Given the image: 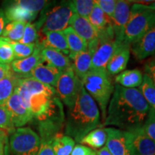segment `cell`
I'll use <instances>...</instances> for the list:
<instances>
[{"instance_id": "obj_46", "label": "cell", "mask_w": 155, "mask_h": 155, "mask_svg": "<svg viewBox=\"0 0 155 155\" xmlns=\"http://www.w3.org/2000/svg\"><path fill=\"white\" fill-rule=\"evenodd\" d=\"M147 8L151 9V10L155 12V1H153L152 3L149 4V5H146Z\"/></svg>"}, {"instance_id": "obj_5", "label": "cell", "mask_w": 155, "mask_h": 155, "mask_svg": "<svg viewBox=\"0 0 155 155\" xmlns=\"http://www.w3.org/2000/svg\"><path fill=\"white\" fill-rule=\"evenodd\" d=\"M155 24V12L146 5L134 3L125 29L124 42L131 45L141 38Z\"/></svg>"}, {"instance_id": "obj_14", "label": "cell", "mask_w": 155, "mask_h": 155, "mask_svg": "<svg viewBox=\"0 0 155 155\" xmlns=\"http://www.w3.org/2000/svg\"><path fill=\"white\" fill-rule=\"evenodd\" d=\"M131 50L139 61L146 59L155 54V24L131 45Z\"/></svg>"}, {"instance_id": "obj_44", "label": "cell", "mask_w": 155, "mask_h": 155, "mask_svg": "<svg viewBox=\"0 0 155 155\" xmlns=\"http://www.w3.org/2000/svg\"><path fill=\"white\" fill-rule=\"evenodd\" d=\"M7 137H0V155H5V144Z\"/></svg>"}, {"instance_id": "obj_29", "label": "cell", "mask_w": 155, "mask_h": 155, "mask_svg": "<svg viewBox=\"0 0 155 155\" xmlns=\"http://www.w3.org/2000/svg\"><path fill=\"white\" fill-rule=\"evenodd\" d=\"M26 24V22H9L1 38L12 42H19L22 38Z\"/></svg>"}, {"instance_id": "obj_32", "label": "cell", "mask_w": 155, "mask_h": 155, "mask_svg": "<svg viewBox=\"0 0 155 155\" xmlns=\"http://www.w3.org/2000/svg\"><path fill=\"white\" fill-rule=\"evenodd\" d=\"M15 60L14 51L9 41L0 38V63L9 65Z\"/></svg>"}, {"instance_id": "obj_38", "label": "cell", "mask_w": 155, "mask_h": 155, "mask_svg": "<svg viewBox=\"0 0 155 155\" xmlns=\"http://www.w3.org/2000/svg\"><path fill=\"white\" fill-rule=\"evenodd\" d=\"M95 2L102 9L106 16L111 20L114 11H115L116 1L115 0H97V1H95Z\"/></svg>"}, {"instance_id": "obj_31", "label": "cell", "mask_w": 155, "mask_h": 155, "mask_svg": "<svg viewBox=\"0 0 155 155\" xmlns=\"http://www.w3.org/2000/svg\"><path fill=\"white\" fill-rule=\"evenodd\" d=\"M95 1L93 0H73L71 1V5L74 14L88 18L94 8Z\"/></svg>"}, {"instance_id": "obj_35", "label": "cell", "mask_w": 155, "mask_h": 155, "mask_svg": "<svg viewBox=\"0 0 155 155\" xmlns=\"http://www.w3.org/2000/svg\"><path fill=\"white\" fill-rule=\"evenodd\" d=\"M38 40V31L35 23L28 22L25 26L24 33L19 42L22 44H35Z\"/></svg>"}, {"instance_id": "obj_45", "label": "cell", "mask_w": 155, "mask_h": 155, "mask_svg": "<svg viewBox=\"0 0 155 155\" xmlns=\"http://www.w3.org/2000/svg\"><path fill=\"white\" fill-rule=\"evenodd\" d=\"M96 155H112L111 153L108 152L106 147H102L99 150L96 151Z\"/></svg>"}, {"instance_id": "obj_3", "label": "cell", "mask_w": 155, "mask_h": 155, "mask_svg": "<svg viewBox=\"0 0 155 155\" xmlns=\"http://www.w3.org/2000/svg\"><path fill=\"white\" fill-rule=\"evenodd\" d=\"M83 88L100 106L104 121L114 87L106 70H90L81 81Z\"/></svg>"}, {"instance_id": "obj_27", "label": "cell", "mask_w": 155, "mask_h": 155, "mask_svg": "<svg viewBox=\"0 0 155 155\" xmlns=\"http://www.w3.org/2000/svg\"><path fill=\"white\" fill-rule=\"evenodd\" d=\"M107 134L104 129H95L85 136L81 141V144L87 145L92 149H101L106 144Z\"/></svg>"}, {"instance_id": "obj_23", "label": "cell", "mask_w": 155, "mask_h": 155, "mask_svg": "<svg viewBox=\"0 0 155 155\" xmlns=\"http://www.w3.org/2000/svg\"><path fill=\"white\" fill-rule=\"evenodd\" d=\"M66 38L70 54L68 58L72 59L77 54L87 50L88 43L85 40L81 38L72 28H68L63 31Z\"/></svg>"}, {"instance_id": "obj_40", "label": "cell", "mask_w": 155, "mask_h": 155, "mask_svg": "<svg viewBox=\"0 0 155 155\" xmlns=\"http://www.w3.org/2000/svg\"><path fill=\"white\" fill-rule=\"evenodd\" d=\"M71 155H96V151L82 144L75 145Z\"/></svg>"}, {"instance_id": "obj_33", "label": "cell", "mask_w": 155, "mask_h": 155, "mask_svg": "<svg viewBox=\"0 0 155 155\" xmlns=\"http://www.w3.org/2000/svg\"><path fill=\"white\" fill-rule=\"evenodd\" d=\"M14 51L16 59H23L28 58L34 53L36 47L35 44H22L19 42H12L9 40Z\"/></svg>"}, {"instance_id": "obj_10", "label": "cell", "mask_w": 155, "mask_h": 155, "mask_svg": "<svg viewBox=\"0 0 155 155\" xmlns=\"http://www.w3.org/2000/svg\"><path fill=\"white\" fill-rule=\"evenodd\" d=\"M10 114L15 127L20 128L33 120V116L23 101L22 98L16 92L2 105Z\"/></svg>"}, {"instance_id": "obj_20", "label": "cell", "mask_w": 155, "mask_h": 155, "mask_svg": "<svg viewBox=\"0 0 155 155\" xmlns=\"http://www.w3.org/2000/svg\"><path fill=\"white\" fill-rule=\"evenodd\" d=\"M4 5V12L8 22H31L38 16L37 14L30 12L19 7L15 1L6 2Z\"/></svg>"}, {"instance_id": "obj_42", "label": "cell", "mask_w": 155, "mask_h": 155, "mask_svg": "<svg viewBox=\"0 0 155 155\" xmlns=\"http://www.w3.org/2000/svg\"><path fill=\"white\" fill-rule=\"evenodd\" d=\"M11 66L9 65H4L0 63V81L5 78L6 77L13 74Z\"/></svg>"}, {"instance_id": "obj_12", "label": "cell", "mask_w": 155, "mask_h": 155, "mask_svg": "<svg viewBox=\"0 0 155 155\" xmlns=\"http://www.w3.org/2000/svg\"><path fill=\"white\" fill-rule=\"evenodd\" d=\"M131 7V1H116L115 11L111 18L115 39L119 42H124L125 29L127 26Z\"/></svg>"}, {"instance_id": "obj_9", "label": "cell", "mask_w": 155, "mask_h": 155, "mask_svg": "<svg viewBox=\"0 0 155 155\" xmlns=\"http://www.w3.org/2000/svg\"><path fill=\"white\" fill-rule=\"evenodd\" d=\"M126 134L131 155H155V141L146 134L142 127L126 131Z\"/></svg>"}, {"instance_id": "obj_7", "label": "cell", "mask_w": 155, "mask_h": 155, "mask_svg": "<svg viewBox=\"0 0 155 155\" xmlns=\"http://www.w3.org/2000/svg\"><path fill=\"white\" fill-rule=\"evenodd\" d=\"M40 147V137L29 127L17 128L9 139L12 155H37Z\"/></svg>"}, {"instance_id": "obj_13", "label": "cell", "mask_w": 155, "mask_h": 155, "mask_svg": "<svg viewBox=\"0 0 155 155\" xmlns=\"http://www.w3.org/2000/svg\"><path fill=\"white\" fill-rule=\"evenodd\" d=\"M106 147L112 155H131L125 131L116 128H106Z\"/></svg>"}, {"instance_id": "obj_36", "label": "cell", "mask_w": 155, "mask_h": 155, "mask_svg": "<svg viewBox=\"0 0 155 155\" xmlns=\"http://www.w3.org/2000/svg\"><path fill=\"white\" fill-rule=\"evenodd\" d=\"M0 129L7 134L13 133L15 130L10 114L7 108L3 106H0Z\"/></svg>"}, {"instance_id": "obj_26", "label": "cell", "mask_w": 155, "mask_h": 155, "mask_svg": "<svg viewBox=\"0 0 155 155\" xmlns=\"http://www.w3.org/2000/svg\"><path fill=\"white\" fill-rule=\"evenodd\" d=\"M88 19L98 32L106 30L111 25V19L106 16L105 13L96 4H95Z\"/></svg>"}, {"instance_id": "obj_4", "label": "cell", "mask_w": 155, "mask_h": 155, "mask_svg": "<svg viewBox=\"0 0 155 155\" xmlns=\"http://www.w3.org/2000/svg\"><path fill=\"white\" fill-rule=\"evenodd\" d=\"M73 15L71 1L48 3L35 25L38 31L41 30L43 34L49 32H62L68 28L69 22Z\"/></svg>"}, {"instance_id": "obj_22", "label": "cell", "mask_w": 155, "mask_h": 155, "mask_svg": "<svg viewBox=\"0 0 155 155\" xmlns=\"http://www.w3.org/2000/svg\"><path fill=\"white\" fill-rule=\"evenodd\" d=\"M94 53L87 49V50L75 55L72 59V68L77 77L82 81L91 67L92 57Z\"/></svg>"}, {"instance_id": "obj_2", "label": "cell", "mask_w": 155, "mask_h": 155, "mask_svg": "<svg viewBox=\"0 0 155 155\" xmlns=\"http://www.w3.org/2000/svg\"><path fill=\"white\" fill-rule=\"evenodd\" d=\"M100 124V112L96 102L82 86L75 104L68 108L65 134L77 142Z\"/></svg>"}, {"instance_id": "obj_16", "label": "cell", "mask_w": 155, "mask_h": 155, "mask_svg": "<svg viewBox=\"0 0 155 155\" xmlns=\"http://www.w3.org/2000/svg\"><path fill=\"white\" fill-rule=\"evenodd\" d=\"M62 71L50 66L48 65H45L44 63L39 64L28 75L21 78H30L39 82L48 85L55 88L58 78L61 76Z\"/></svg>"}, {"instance_id": "obj_15", "label": "cell", "mask_w": 155, "mask_h": 155, "mask_svg": "<svg viewBox=\"0 0 155 155\" xmlns=\"http://www.w3.org/2000/svg\"><path fill=\"white\" fill-rule=\"evenodd\" d=\"M42 45L38 42H36V47L34 53L28 58L23 59H16L11 63V68L15 74L23 77L28 75L39 64L43 63L41 54Z\"/></svg>"}, {"instance_id": "obj_6", "label": "cell", "mask_w": 155, "mask_h": 155, "mask_svg": "<svg viewBox=\"0 0 155 155\" xmlns=\"http://www.w3.org/2000/svg\"><path fill=\"white\" fill-rule=\"evenodd\" d=\"M38 123L40 138H54L61 130L65 123V113L63 103L58 96L50 101L49 106L43 113L33 118Z\"/></svg>"}, {"instance_id": "obj_28", "label": "cell", "mask_w": 155, "mask_h": 155, "mask_svg": "<svg viewBox=\"0 0 155 155\" xmlns=\"http://www.w3.org/2000/svg\"><path fill=\"white\" fill-rule=\"evenodd\" d=\"M18 78V75L13 73L0 81V106L4 105L14 94Z\"/></svg>"}, {"instance_id": "obj_43", "label": "cell", "mask_w": 155, "mask_h": 155, "mask_svg": "<svg viewBox=\"0 0 155 155\" xmlns=\"http://www.w3.org/2000/svg\"><path fill=\"white\" fill-rule=\"evenodd\" d=\"M7 17H6L5 13L4 12V9L0 8V38L2 35V33L5 30L6 25L8 23Z\"/></svg>"}, {"instance_id": "obj_30", "label": "cell", "mask_w": 155, "mask_h": 155, "mask_svg": "<svg viewBox=\"0 0 155 155\" xmlns=\"http://www.w3.org/2000/svg\"><path fill=\"white\" fill-rule=\"evenodd\" d=\"M139 91L150 108L155 111V86L147 74L143 75V81L139 87Z\"/></svg>"}, {"instance_id": "obj_11", "label": "cell", "mask_w": 155, "mask_h": 155, "mask_svg": "<svg viewBox=\"0 0 155 155\" xmlns=\"http://www.w3.org/2000/svg\"><path fill=\"white\" fill-rule=\"evenodd\" d=\"M123 43L115 38L100 42L93 55L91 70H106L108 62Z\"/></svg>"}, {"instance_id": "obj_39", "label": "cell", "mask_w": 155, "mask_h": 155, "mask_svg": "<svg viewBox=\"0 0 155 155\" xmlns=\"http://www.w3.org/2000/svg\"><path fill=\"white\" fill-rule=\"evenodd\" d=\"M53 139L50 137L40 138V147L37 155H55L53 148Z\"/></svg>"}, {"instance_id": "obj_37", "label": "cell", "mask_w": 155, "mask_h": 155, "mask_svg": "<svg viewBox=\"0 0 155 155\" xmlns=\"http://www.w3.org/2000/svg\"><path fill=\"white\" fill-rule=\"evenodd\" d=\"M143 130L151 139L155 141V111L150 108L146 121L142 126Z\"/></svg>"}, {"instance_id": "obj_21", "label": "cell", "mask_w": 155, "mask_h": 155, "mask_svg": "<svg viewBox=\"0 0 155 155\" xmlns=\"http://www.w3.org/2000/svg\"><path fill=\"white\" fill-rule=\"evenodd\" d=\"M45 38L41 42H38L43 48H50L68 55L70 50L67 40L63 32H49L45 34Z\"/></svg>"}, {"instance_id": "obj_24", "label": "cell", "mask_w": 155, "mask_h": 155, "mask_svg": "<svg viewBox=\"0 0 155 155\" xmlns=\"http://www.w3.org/2000/svg\"><path fill=\"white\" fill-rule=\"evenodd\" d=\"M116 84L127 88H136L140 87L143 81L142 73L138 69L127 70L116 77Z\"/></svg>"}, {"instance_id": "obj_8", "label": "cell", "mask_w": 155, "mask_h": 155, "mask_svg": "<svg viewBox=\"0 0 155 155\" xmlns=\"http://www.w3.org/2000/svg\"><path fill=\"white\" fill-rule=\"evenodd\" d=\"M82 86V82L75 75L71 65L62 72L55 88L59 99L68 108H70L75 104Z\"/></svg>"}, {"instance_id": "obj_25", "label": "cell", "mask_w": 155, "mask_h": 155, "mask_svg": "<svg viewBox=\"0 0 155 155\" xmlns=\"http://www.w3.org/2000/svg\"><path fill=\"white\" fill-rule=\"evenodd\" d=\"M75 147V141L61 132L54 137L53 148L55 155H71Z\"/></svg>"}, {"instance_id": "obj_17", "label": "cell", "mask_w": 155, "mask_h": 155, "mask_svg": "<svg viewBox=\"0 0 155 155\" xmlns=\"http://www.w3.org/2000/svg\"><path fill=\"white\" fill-rule=\"evenodd\" d=\"M69 25L70 28H72L81 38L86 40L87 43L98 39V32L86 17L74 14L70 20Z\"/></svg>"}, {"instance_id": "obj_19", "label": "cell", "mask_w": 155, "mask_h": 155, "mask_svg": "<svg viewBox=\"0 0 155 155\" xmlns=\"http://www.w3.org/2000/svg\"><path fill=\"white\" fill-rule=\"evenodd\" d=\"M41 54L44 63L63 72L72 65L68 56L50 48H42Z\"/></svg>"}, {"instance_id": "obj_1", "label": "cell", "mask_w": 155, "mask_h": 155, "mask_svg": "<svg viewBox=\"0 0 155 155\" xmlns=\"http://www.w3.org/2000/svg\"><path fill=\"white\" fill-rule=\"evenodd\" d=\"M150 110V106L139 89L116 84L104 124L130 131L142 127Z\"/></svg>"}, {"instance_id": "obj_47", "label": "cell", "mask_w": 155, "mask_h": 155, "mask_svg": "<svg viewBox=\"0 0 155 155\" xmlns=\"http://www.w3.org/2000/svg\"><path fill=\"white\" fill-rule=\"evenodd\" d=\"M7 134H8L6 132V131L0 129V137H7Z\"/></svg>"}, {"instance_id": "obj_34", "label": "cell", "mask_w": 155, "mask_h": 155, "mask_svg": "<svg viewBox=\"0 0 155 155\" xmlns=\"http://www.w3.org/2000/svg\"><path fill=\"white\" fill-rule=\"evenodd\" d=\"M15 2L23 9L38 15L47 5L48 2L45 0H15Z\"/></svg>"}, {"instance_id": "obj_41", "label": "cell", "mask_w": 155, "mask_h": 155, "mask_svg": "<svg viewBox=\"0 0 155 155\" xmlns=\"http://www.w3.org/2000/svg\"><path fill=\"white\" fill-rule=\"evenodd\" d=\"M145 74H147L155 86V58L147 61L144 65Z\"/></svg>"}, {"instance_id": "obj_18", "label": "cell", "mask_w": 155, "mask_h": 155, "mask_svg": "<svg viewBox=\"0 0 155 155\" xmlns=\"http://www.w3.org/2000/svg\"><path fill=\"white\" fill-rule=\"evenodd\" d=\"M131 45L124 42L111 58L106 66V71L110 75L119 74L127 68L130 58Z\"/></svg>"}]
</instances>
